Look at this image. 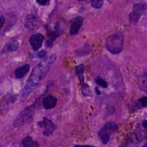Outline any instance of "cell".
Listing matches in <instances>:
<instances>
[{
	"instance_id": "obj_17",
	"label": "cell",
	"mask_w": 147,
	"mask_h": 147,
	"mask_svg": "<svg viewBox=\"0 0 147 147\" xmlns=\"http://www.w3.org/2000/svg\"><path fill=\"white\" fill-rule=\"evenodd\" d=\"M103 1L102 0H93L91 1L92 7L95 9H100L103 5Z\"/></svg>"
},
{
	"instance_id": "obj_15",
	"label": "cell",
	"mask_w": 147,
	"mask_h": 147,
	"mask_svg": "<svg viewBox=\"0 0 147 147\" xmlns=\"http://www.w3.org/2000/svg\"><path fill=\"white\" fill-rule=\"evenodd\" d=\"M19 47V42L17 40H14V41L11 42L10 44H8L7 45V50L8 51H15L16 50H17Z\"/></svg>"
},
{
	"instance_id": "obj_13",
	"label": "cell",
	"mask_w": 147,
	"mask_h": 147,
	"mask_svg": "<svg viewBox=\"0 0 147 147\" xmlns=\"http://www.w3.org/2000/svg\"><path fill=\"white\" fill-rule=\"evenodd\" d=\"M90 50V47L89 46V45L86 44L84 46L82 49H79V50H76V51H75V54L77 56H79V57H81V56H84L86 55L89 54Z\"/></svg>"
},
{
	"instance_id": "obj_16",
	"label": "cell",
	"mask_w": 147,
	"mask_h": 147,
	"mask_svg": "<svg viewBox=\"0 0 147 147\" xmlns=\"http://www.w3.org/2000/svg\"><path fill=\"white\" fill-rule=\"evenodd\" d=\"M138 108H146L147 107V97H143L140 98L137 102Z\"/></svg>"
},
{
	"instance_id": "obj_1",
	"label": "cell",
	"mask_w": 147,
	"mask_h": 147,
	"mask_svg": "<svg viewBox=\"0 0 147 147\" xmlns=\"http://www.w3.org/2000/svg\"><path fill=\"white\" fill-rule=\"evenodd\" d=\"M56 60V55L55 54H52L51 55L42 60L33 68L22 92L21 98L22 101L25 100L27 96L31 93V92L35 90L41 83L42 80L44 78L48 72L50 66L54 63Z\"/></svg>"
},
{
	"instance_id": "obj_6",
	"label": "cell",
	"mask_w": 147,
	"mask_h": 147,
	"mask_svg": "<svg viewBox=\"0 0 147 147\" xmlns=\"http://www.w3.org/2000/svg\"><path fill=\"white\" fill-rule=\"evenodd\" d=\"M40 20L37 16L34 14H28L26 16L25 20H24V27L26 29L33 31L35 30L40 27Z\"/></svg>"
},
{
	"instance_id": "obj_23",
	"label": "cell",
	"mask_w": 147,
	"mask_h": 147,
	"mask_svg": "<svg viewBox=\"0 0 147 147\" xmlns=\"http://www.w3.org/2000/svg\"><path fill=\"white\" fill-rule=\"evenodd\" d=\"M74 147H95L90 145H75Z\"/></svg>"
},
{
	"instance_id": "obj_5",
	"label": "cell",
	"mask_w": 147,
	"mask_h": 147,
	"mask_svg": "<svg viewBox=\"0 0 147 147\" xmlns=\"http://www.w3.org/2000/svg\"><path fill=\"white\" fill-rule=\"evenodd\" d=\"M143 14H147V4L143 3L135 4L133 9V11L129 15L130 22H137Z\"/></svg>"
},
{
	"instance_id": "obj_24",
	"label": "cell",
	"mask_w": 147,
	"mask_h": 147,
	"mask_svg": "<svg viewBox=\"0 0 147 147\" xmlns=\"http://www.w3.org/2000/svg\"><path fill=\"white\" fill-rule=\"evenodd\" d=\"M142 125L144 128L147 129V121H143Z\"/></svg>"
},
{
	"instance_id": "obj_14",
	"label": "cell",
	"mask_w": 147,
	"mask_h": 147,
	"mask_svg": "<svg viewBox=\"0 0 147 147\" xmlns=\"http://www.w3.org/2000/svg\"><path fill=\"white\" fill-rule=\"evenodd\" d=\"M76 74L79 77V80L81 83H83L84 82V66L83 64H81L79 65L76 66Z\"/></svg>"
},
{
	"instance_id": "obj_7",
	"label": "cell",
	"mask_w": 147,
	"mask_h": 147,
	"mask_svg": "<svg viewBox=\"0 0 147 147\" xmlns=\"http://www.w3.org/2000/svg\"><path fill=\"white\" fill-rule=\"evenodd\" d=\"M40 127L43 128L44 129V132H43V135L46 136H49L53 134V132L54 131L55 129H56V126H55L54 123L51 121L49 119L44 118L43 121L41 122H39L37 123Z\"/></svg>"
},
{
	"instance_id": "obj_12",
	"label": "cell",
	"mask_w": 147,
	"mask_h": 147,
	"mask_svg": "<svg viewBox=\"0 0 147 147\" xmlns=\"http://www.w3.org/2000/svg\"><path fill=\"white\" fill-rule=\"evenodd\" d=\"M22 144L24 147H38V143L32 139L30 136H27L22 139Z\"/></svg>"
},
{
	"instance_id": "obj_10",
	"label": "cell",
	"mask_w": 147,
	"mask_h": 147,
	"mask_svg": "<svg viewBox=\"0 0 147 147\" xmlns=\"http://www.w3.org/2000/svg\"><path fill=\"white\" fill-rule=\"evenodd\" d=\"M56 103H57V99L52 96H46L43 100V107L46 110L53 109L56 106Z\"/></svg>"
},
{
	"instance_id": "obj_2",
	"label": "cell",
	"mask_w": 147,
	"mask_h": 147,
	"mask_svg": "<svg viewBox=\"0 0 147 147\" xmlns=\"http://www.w3.org/2000/svg\"><path fill=\"white\" fill-rule=\"evenodd\" d=\"M124 45V36L121 32H117L110 36L106 40V48L112 54H119L122 52Z\"/></svg>"
},
{
	"instance_id": "obj_11",
	"label": "cell",
	"mask_w": 147,
	"mask_h": 147,
	"mask_svg": "<svg viewBox=\"0 0 147 147\" xmlns=\"http://www.w3.org/2000/svg\"><path fill=\"white\" fill-rule=\"evenodd\" d=\"M30 68V65H24L21 66V67H17L14 71V75L17 78H22L24 77L27 73H28L29 70Z\"/></svg>"
},
{
	"instance_id": "obj_9",
	"label": "cell",
	"mask_w": 147,
	"mask_h": 147,
	"mask_svg": "<svg viewBox=\"0 0 147 147\" xmlns=\"http://www.w3.org/2000/svg\"><path fill=\"white\" fill-rule=\"evenodd\" d=\"M83 24V18L82 17H77L73 20L72 24L70 27V34H76L79 32L81 27Z\"/></svg>"
},
{
	"instance_id": "obj_8",
	"label": "cell",
	"mask_w": 147,
	"mask_h": 147,
	"mask_svg": "<svg viewBox=\"0 0 147 147\" xmlns=\"http://www.w3.org/2000/svg\"><path fill=\"white\" fill-rule=\"evenodd\" d=\"M43 40H44V36L40 33H36L30 37V43L34 51H37L41 47Z\"/></svg>"
},
{
	"instance_id": "obj_19",
	"label": "cell",
	"mask_w": 147,
	"mask_h": 147,
	"mask_svg": "<svg viewBox=\"0 0 147 147\" xmlns=\"http://www.w3.org/2000/svg\"><path fill=\"white\" fill-rule=\"evenodd\" d=\"M95 83L97 85H99V86H100L101 87L104 88H108V83L105 80H103L102 78H100L99 77L97 78L96 80H95Z\"/></svg>"
},
{
	"instance_id": "obj_4",
	"label": "cell",
	"mask_w": 147,
	"mask_h": 147,
	"mask_svg": "<svg viewBox=\"0 0 147 147\" xmlns=\"http://www.w3.org/2000/svg\"><path fill=\"white\" fill-rule=\"evenodd\" d=\"M34 111L35 106H33V105L26 108L24 111H22L20 113L18 117L14 121L13 125H14V127H20V126H23L26 123L30 121L32 119V118H33V115Z\"/></svg>"
},
{
	"instance_id": "obj_3",
	"label": "cell",
	"mask_w": 147,
	"mask_h": 147,
	"mask_svg": "<svg viewBox=\"0 0 147 147\" xmlns=\"http://www.w3.org/2000/svg\"><path fill=\"white\" fill-rule=\"evenodd\" d=\"M118 129V125L113 122H108L99 130L98 135L100 138L101 142L104 144H107L109 142L110 138L112 133L116 131Z\"/></svg>"
},
{
	"instance_id": "obj_22",
	"label": "cell",
	"mask_w": 147,
	"mask_h": 147,
	"mask_svg": "<svg viewBox=\"0 0 147 147\" xmlns=\"http://www.w3.org/2000/svg\"><path fill=\"white\" fill-rule=\"evenodd\" d=\"M4 21H5V19H4V17H0V29L2 27L3 24H4Z\"/></svg>"
},
{
	"instance_id": "obj_25",
	"label": "cell",
	"mask_w": 147,
	"mask_h": 147,
	"mask_svg": "<svg viewBox=\"0 0 147 147\" xmlns=\"http://www.w3.org/2000/svg\"><path fill=\"white\" fill-rule=\"evenodd\" d=\"M95 92H96V93H97L98 95H100V91H99L97 88H95Z\"/></svg>"
},
{
	"instance_id": "obj_21",
	"label": "cell",
	"mask_w": 147,
	"mask_h": 147,
	"mask_svg": "<svg viewBox=\"0 0 147 147\" xmlns=\"http://www.w3.org/2000/svg\"><path fill=\"white\" fill-rule=\"evenodd\" d=\"M37 2L38 3V4H41V5L45 6V5H47V4H48L49 1H48V0H44V1H41V0H37Z\"/></svg>"
},
{
	"instance_id": "obj_18",
	"label": "cell",
	"mask_w": 147,
	"mask_h": 147,
	"mask_svg": "<svg viewBox=\"0 0 147 147\" xmlns=\"http://www.w3.org/2000/svg\"><path fill=\"white\" fill-rule=\"evenodd\" d=\"M82 94L84 96H91V90L90 88H89V86L86 84H83L82 87Z\"/></svg>"
},
{
	"instance_id": "obj_20",
	"label": "cell",
	"mask_w": 147,
	"mask_h": 147,
	"mask_svg": "<svg viewBox=\"0 0 147 147\" xmlns=\"http://www.w3.org/2000/svg\"><path fill=\"white\" fill-rule=\"evenodd\" d=\"M46 55H47V52L44 50L40 51L38 53V54H37V56H38V57H40V58H43V57H46Z\"/></svg>"
}]
</instances>
